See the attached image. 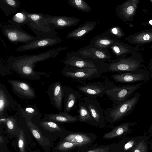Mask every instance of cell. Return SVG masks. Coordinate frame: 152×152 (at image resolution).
I'll list each match as a JSON object with an SVG mask.
<instances>
[{
	"label": "cell",
	"instance_id": "6da1fadb",
	"mask_svg": "<svg viewBox=\"0 0 152 152\" xmlns=\"http://www.w3.org/2000/svg\"><path fill=\"white\" fill-rule=\"evenodd\" d=\"M66 47L53 48L38 54L9 57L7 60V65L9 68L22 77L32 80H39L42 76H48L45 72L34 70L35 64L50 58H54L61 51L66 50Z\"/></svg>",
	"mask_w": 152,
	"mask_h": 152
},
{
	"label": "cell",
	"instance_id": "7a4b0ae2",
	"mask_svg": "<svg viewBox=\"0 0 152 152\" xmlns=\"http://www.w3.org/2000/svg\"><path fill=\"white\" fill-rule=\"evenodd\" d=\"M127 55V54L122 55L107 63V72L121 73L140 69H147L143 64V60L140 53L134 50L132 53L131 56L126 57Z\"/></svg>",
	"mask_w": 152,
	"mask_h": 152
},
{
	"label": "cell",
	"instance_id": "3957f363",
	"mask_svg": "<svg viewBox=\"0 0 152 152\" xmlns=\"http://www.w3.org/2000/svg\"><path fill=\"white\" fill-rule=\"evenodd\" d=\"M139 92L117 104L106 109L104 111L105 120L111 123H116L130 114L140 99Z\"/></svg>",
	"mask_w": 152,
	"mask_h": 152
},
{
	"label": "cell",
	"instance_id": "277c9868",
	"mask_svg": "<svg viewBox=\"0 0 152 152\" xmlns=\"http://www.w3.org/2000/svg\"><path fill=\"white\" fill-rule=\"evenodd\" d=\"M107 65L99 68H78L65 66L61 72L64 76L70 78L75 81L81 82L90 80L101 77L102 73L107 72Z\"/></svg>",
	"mask_w": 152,
	"mask_h": 152
},
{
	"label": "cell",
	"instance_id": "5b68a950",
	"mask_svg": "<svg viewBox=\"0 0 152 152\" xmlns=\"http://www.w3.org/2000/svg\"><path fill=\"white\" fill-rule=\"evenodd\" d=\"M116 86L106 78L102 82L82 83L81 85L77 87V88L86 96L96 99L99 97H102L104 95H106L108 91Z\"/></svg>",
	"mask_w": 152,
	"mask_h": 152
},
{
	"label": "cell",
	"instance_id": "8992f818",
	"mask_svg": "<svg viewBox=\"0 0 152 152\" xmlns=\"http://www.w3.org/2000/svg\"><path fill=\"white\" fill-rule=\"evenodd\" d=\"M142 82L132 85L117 86L107 92L106 95L112 102V106L119 104L131 98L143 83Z\"/></svg>",
	"mask_w": 152,
	"mask_h": 152
},
{
	"label": "cell",
	"instance_id": "52a82bcc",
	"mask_svg": "<svg viewBox=\"0 0 152 152\" xmlns=\"http://www.w3.org/2000/svg\"><path fill=\"white\" fill-rule=\"evenodd\" d=\"M45 14L28 12L30 21L27 25L38 38L56 36L57 32L44 22Z\"/></svg>",
	"mask_w": 152,
	"mask_h": 152
},
{
	"label": "cell",
	"instance_id": "ba28073f",
	"mask_svg": "<svg viewBox=\"0 0 152 152\" xmlns=\"http://www.w3.org/2000/svg\"><path fill=\"white\" fill-rule=\"evenodd\" d=\"M24 120L31 135L38 145L45 152H50L57 137L45 133L31 120Z\"/></svg>",
	"mask_w": 152,
	"mask_h": 152
},
{
	"label": "cell",
	"instance_id": "9c48e42d",
	"mask_svg": "<svg viewBox=\"0 0 152 152\" xmlns=\"http://www.w3.org/2000/svg\"><path fill=\"white\" fill-rule=\"evenodd\" d=\"M1 31L9 42L15 44H26L38 38L26 32L21 27L11 24L4 27Z\"/></svg>",
	"mask_w": 152,
	"mask_h": 152
},
{
	"label": "cell",
	"instance_id": "30bf717a",
	"mask_svg": "<svg viewBox=\"0 0 152 152\" xmlns=\"http://www.w3.org/2000/svg\"><path fill=\"white\" fill-rule=\"evenodd\" d=\"M112 77L116 82L131 83L141 81L147 82L150 80L151 76L148 69H140L113 75Z\"/></svg>",
	"mask_w": 152,
	"mask_h": 152
},
{
	"label": "cell",
	"instance_id": "8fae6325",
	"mask_svg": "<svg viewBox=\"0 0 152 152\" xmlns=\"http://www.w3.org/2000/svg\"><path fill=\"white\" fill-rule=\"evenodd\" d=\"M76 56L82 58L105 63L110 62L111 56L109 50H105L93 47L88 45L73 52Z\"/></svg>",
	"mask_w": 152,
	"mask_h": 152
},
{
	"label": "cell",
	"instance_id": "7c38bea8",
	"mask_svg": "<svg viewBox=\"0 0 152 152\" xmlns=\"http://www.w3.org/2000/svg\"><path fill=\"white\" fill-rule=\"evenodd\" d=\"M63 62L65 66L78 68H97L107 65V63L82 58L76 55L73 52L68 53Z\"/></svg>",
	"mask_w": 152,
	"mask_h": 152
},
{
	"label": "cell",
	"instance_id": "4fadbf2b",
	"mask_svg": "<svg viewBox=\"0 0 152 152\" xmlns=\"http://www.w3.org/2000/svg\"><path fill=\"white\" fill-rule=\"evenodd\" d=\"M68 87L56 81L49 86L47 91L51 104L60 112L62 109L63 99Z\"/></svg>",
	"mask_w": 152,
	"mask_h": 152
},
{
	"label": "cell",
	"instance_id": "5bb4252c",
	"mask_svg": "<svg viewBox=\"0 0 152 152\" xmlns=\"http://www.w3.org/2000/svg\"><path fill=\"white\" fill-rule=\"evenodd\" d=\"M80 19L71 16H52L45 14L44 22L54 30L63 29L75 25Z\"/></svg>",
	"mask_w": 152,
	"mask_h": 152
},
{
	"label": "cell",
	"instance_id": "9a60e30c",
	"mask_svg": "<svg viewBox=\"0 0 152 152\" xmlns=\"http://www.w3.org/2000/svg\"><path fill=\"white\" fill-rule=\"evenodd\" d=\"M62 39L57 36L43 38H38L18 47L16 51L24 52L38 48H46L61 42Z\"/></svg>",
	"mask_w": 152,
	"mask_h": 152
},
{
	"label": "cell",
	"instance_id": "2e32d148",
	"mask_svg": "<svg viewBox=\"0 0 152 152\" xmlns=\"http://www.w3.org/2000/svg\"><path fill=\"white\" fill-rule=\"evenodd\" d=\"M11 86L13 92L20 98L26 99H34L36 97L33 87L29 83L19 80H7Z\"/></svg>",
	"mask_w": 152,
	"mask_h": 152
},
{
	"label": "cell",
	"instance_id": "e0dca14e",
	"mask_svg": "<svg viewBox=\"0 0 152 152\" xmlns=\"http://www.w3.org/2000/svg\"><path fill=\"white\" fill-rule=\"evenodd\" d=\"M18 103L11 96L5 86L0 83V118L8 115L7 111L11 112L17 110Z\"/></svg>",
	"mask_w": 152,
	"mask_h": 152
},
{
	"label": "cell",
	"instance_id": "ac0fdd59",
	"mask_svg": "<svg viewBox=\"0 0 152 152\" xmlns=\"http://www.w3.org/2000/svg\"><path fill=\"white\" fill-rule=\"evenodd\" d=\"M83 100L96 123L97 126L102 128L105 126L104 112L98 100L86 96L83 97Z\"/></svg>",
	"mask_w": 152,
	"mask_h": 152
},
{
	"label": "cell",
	"instance_id": "d6986e66",
	"mask_svg": "<svg viewBox=\"0 0 152 152\" xmlns=\"http://www.w3.org/2000/svg\"><path fill=\"white\" fill-rule=\"evenodd\" d=\"M32 121L45 133L57 138H60L68 131L62 125L53 121L40 118Z\"/></svg>",
	"mask_w": 152,
	"mask_h": 152
},
{
	"label": "cell",
	"instance_id": "ffe728a7",
	"mask_svg": "<svg viewBox=\"0 0 152 152\" xmlns=\"http://www.w3.org/2000/svg\"><path fill=\"white\" fill-rule=\"evenodd\" d=\"M97 144H84L59 141L52 148V152H85L96 147Z\"/></svg>",
	"mask_w": 152,
	"mask_h": 152
},
{
	"label": "cell",
	"instance_id": "44dd1931",
	"mask_svg": "<svg viewBox=\"0 0 152 152\" xmlns=\"http://www.w3.org/2000/svg\"><path fill=\"white\" fill-rule=\"evenodd\" d=\"M96 138V136L93 133L73 132L68 131L60 138L59 141L80 144H93Z\"/></svg>",
	"mask_w": 152,
	"mask_h": 152
},
{
	"label": "cell",
	"instance_id": "7402d4cb",
	"mask_svg": "<svg viewBox=\"0 0 152 152\" xmlns=\"http://www.w3.org/2000/svg\"><path fill=\"white\" fill-rule=\"evenodd\" d=\"M29 130L25 124H23L19 134L12 143L16 152H29V146L33 144L27 133Z\"/></svg>",
	"mask_w": 152,
	"mask_h": 152
},
{
	"label": "cell",
	"instance_id": "603a6c76",
	"mask_svg": "<svg viewBox=\"0 0 152 152\" xmlns=\"http://www.w3.org/2000/svg\"><path fill=\"white\" fill-rule=\"evenodd\" d=\"M137 4V1L128 0L117 5L115 8L116 15L124 22L130 21L135 14Z\"/></svg>",
	"mask_w": 152,
	"mask_h": 152
},
{
	"label": "cell",
	"instance_id": "cb8c5ba5",
	"mask_svg": "<svg viewBox=\"0 0 152 152\" xmlns=\"http://www.w3.org/2000/svg\"><path fill=\"white\" fill-rule=\"evenodd\" d=\"M80 92L70 87H68L64 99L63 112L69 113L75 108L79 102L83 99Z\"/></svg>",
	"mask_w": 152,
	"mask_h": 152
},
{
	"label": "cell",
	"instance_id": "d4e9b609",
	"mask_svg": "<svg viewBox=\"0 0 152 152\" xmlns=\"http://www.w3.org/2000/svg\"><path fill=\"white\" fill-rule=\"evenodd\" d=\"M0 124L4 126L5 133L10 139L15 138L18 135L23 125L21 119L17 114L8 116L4 123Z\"/></svg>",
	"mask_w": 152,
	"mask_h": 152
},
{
	"label": "cell",
	"instance_id": "484cf974",
	"mask_svg": "<svg viewBox=\"0 0 152 152\" xmlns=\"http://www.w3.org/2000/svg\"><path fill=\"white\" fill-rule=\"evenodd\" d=\"M118 40L110 36L107 31L96 36L90 41L89 45L98 49L109 50L110 47Z\"/></svg>",
	"mask_w": 152,
	"mask_h": 152
},
{
	"label": "cell",
	"instance_id": "4316f807",
	"mask_svg": "<svg viewBox=\"0 0 152 152\" xmlns=\"http://www.w3.org/2000/svg\"><path fill=\"white\" fill-rule=\"evenodd\" d=\"M16 114L21 119H29L31 121L40 118L41 114L36 105H29L23 107L18 104Z\"/></svg>",
	"mask_w": 152,
	"mask_h": 152
},
{
	"label": "cell",
	"instance_id": "83f0119b",
	"mask_svg": "<svg viewBox=\"0 0 152 152\" xmlns=\"http://www.w3.org/2000/svg\"><path fill=\"white\" fill-rule=\"evenodd\" d=\"M43 120L53 121L62 125L63 124L75 123L78 121L77 115L73 116L69 113L60 112L59 113L45 114Z\"/></svg>",
	"mask_w": 152,
	"mask_h": 152
},
{
	"label": "cell",
	"instance_id": "f1b7e54d",
	"mask_svg": "<svg viewBox=\"0 0 152 152\" xmlns=\"http://www.w3.org/2000/svg\"><path fill=\"white\" fill-rule=\"evenodd\" d=\"M97 24V23L95 21H86L68 33L66 36V38L80 39L92 31L96 27Z\"/></svg>",
	"mask_w": 152,
	"mask_h": 152
},
{
	"label": "cell",
	"instance_id": "f546056e",
	"mask_svg": "<svg viewBox=\"0 0 152 152\" xmlns=\"http://www.w3.org/2000/svg\"><path fill=\"white\" fill-rule=\"evenodd\" d=\"M125 40L132 44H145L152 41V30L141 31L130 35L125 38Z\"/></svg>",
	"mask_w": 152,
	"mask_h": 152
},
{
	"label": "cell",
	"instance_id": "4dcf8cb0",
	"mask_svg": "<svg viewBox=\"0 0 152 152\" xmlns=\"http://www.w3.org/2000/svg\"><path fill=\"white\" fill-rule=\"evenodd\" d=\"M78 107V121L87 123L93 126H97L89 110L85 104L83 99L79 102Z\"/></svg>",
	"mask_w": 152,
	"mask_h": 152
},
{
	"label": "cell",
	"instance_id": "1f68e13d",
	"mask_svg": "<svg viewBox=\"0 0 152 152\" xmlns=\"http://www.w3.org/2000/svg\"><path fill=\"white\" fill-rule=\"evenodd\" d=\"M20 4L18 0H0V8L5 15L8 16L16 13Z\"/></svg>",
	"mask_w": 152,
	"mask_h": 152
},
{
	"label": "cell",
	"instance_id": "d6a6232c",
	"mask_svg": "<svg viewBox=\"0 0 152 152\" xmlns=\"http://www.w3.org/2000/svg\"><path fill=\"white\" fill-rule=\"evenodd\" d=\"M110 48L117 57H119L124 54L132 53L135 50L131 46L118 39Z\"/></svg>",
	"mask_w": 152,
	"mask_h": 152
},
{
	"label": "cell",
	"instance_id": "836d02e7",
	"mask_svg": "<svg viewBox=\"0 0 152 152\" xmlns=\"http://www.w3.org/2000/svg\"><path fill=\"white\" fill-rule=\"evenodd\" d=\"M28 12L24 9L15 14L10 18L8 20L10 24L21 26L27 25L30 20L28 16Z\"/></svg>",
	"mask_w": 152,
	"mask_h": 152
},
{
	"label": "cell",
	"instance_id": "e575fe53",
	"mask_svg": "<svg viewBox=\"0 0 152 152\" xmlns=\"http://www.w3.org/2000/svg\"><path fill=\"white\" fill-rule=\"evenodd\" d=\"M136 124L135 122H127L122 124L110 132L105 133L103 137L105 139H111L121 135L128 131L130 126L135 125Z\"/></svg>",
	"mask_w": 152,
	"mask_h": 152
},
{
	"label": "cell",
	"instance_id": "d590c367",
	"mask_svg": "<svg viewBox=\"0 0 152 152\" xmlns=\"http://www.w3.org/2000/svg\"><path fill=\"white\" fill-rule=\"evenodd\" d=\"M69 6L75 8L81 11L90 12L91 7L83 0H67Z\"/></svg>",
	"mask_w": 152,
	"mask_h": 152
},
{
	"label": "cell",
	"instance_id": "8d00e7d4",
	"mask_svg": "<svg viewBox=\"0 0 152 152\" xmlns=\"http://www.w3.org/2000/svg\"><path fill=\"white\" fill-rule=\"evenodd\" d=\"M114 144L104 145L95 147L89 149L85 152H115Z\"/></svg>",
	"mask_w": 152,
	"mask_h": 152
},
{
	"label": "cell",
	"instance_id": "74e56055",
	"mask_svg": "<svg viewBox=\"0 0 152 152\" xmlns=\"http://www.w3.org/2000/svg\"><path fill=\"white\" fill-rule=\"evenodd\" d=\"M107 31L110 36L117 39L122 38L124 35L123 30L117 26H113L110 28Z\"/></svg>",
	"mask_w": 152,
	"mask_h": 152
},
{
	"label": "cell",
	"instance_id": "f35d334b",
	"mask_svg": "<svg viewBox=\"0 0 152 152\" xmlns=\"http://www.w3.org/2000/svg\"><path fill=\"white\" fill-rule=\"evenodd\" d=\"M132 152H147V146L144 141L139 142L134 147Z\"/></svg>",
	"mask_w": 152,
	"mask_h": 152
},
{
	"label": "cell",
	"instance_id": "ab89813d",
	"mask_svg": "<svg viewBox=\"0 0 152 152\" xmlns=\"http://www.w3.org/2000/svg\"><path fill=\"white\" fill-rule=\"evenodd\" d=\"M2 132H0V148L7 146L9 142L8 138L6 137Z\"/></svg>",
	"mask_w": 152,
	"mask_h": 152
},
{
	"label": "cell",
	"instance_id": "60d3db41",
	"mask_svg": "<svg viewBox=\"0 0 152 152\" xmlns=\"http://www.w3.org/2000/svg\"><path fill=\"white\" fill-rule=\"evenodd\" d=\"M135 141L134 140H132L127 142L124 147V151L129 150L134 145Z\"/></svg>",
	"mask_w": 152,
	"mask_h": 152
},
{
	"label": "cell",
	"instance_id": "b9f144b4",
	"mask_svg": "<svg viewBox=\"0 0 152 152\" xmlns=\"http://www.w3.org/2000/svg\"><path fill=\"white\" fill-rule=\"evenodd\" d=\"M148 68L150 73L151 77H152V59L150 60L148 64Z\"/></svg>",
	"mask_w": 152,
	"mask_h": 152
},
{
	"label": "cell",
	"instance_id": "7bdbcfd3",
	"mask_svg": "<svg viewBox=\"0 0 152 152\" xmlns=\"http://www.w3.org/2000/svg\"><path fill=\"white\" fill-rule=\"evenodd\" d=\"M0 152H12L7 147L0 148Z\"/></svg>",
	"mask_w": 152,
	"mask_h": 152
},
{
	"label": "cell",
	"instance_id": "ee69618b",
	"mask_svg": "<svg viewBox=\"0 0 152 152\" xmlns=\"http://www.w3.org/2000/svg\"><path fill=\"white\" fill-rule=\"evenodd\" d=\"M31 146L29 149V152H41L39 149L37 148H31Z\"/></svg>",
	"mask_w": 152,
	"mask_h": 152
},
{
	"label": "cell",
	"instance_id": "f6af8a7d",
	"mask_svg": "<svg viewBox=\"0 0 152 152\" xmlns=\"http://www.w3.org/2000/svg\"><path fill=\"white\" fill-rule=\"evenodd\" d=\"M149 23L150 24L152 25V20L149 21Z\"/></svg>",
	"mask_w": 152,
	"mask_h": 152
},
{
	"label": "cell",
	"instance_id": "bcb514c9",
	"mask_svg": "<svg viewBox=\"0 0 152 152\" xmlns=\"http://www.w3.org/2000/svg\"><path fill=\"white\" fill-rule=\"evenodd\" d=\"M150 48H152V47H150Z\"/></svg>",
	"mask_w": 152,
	"mask_h": 152
}]
</instances>
